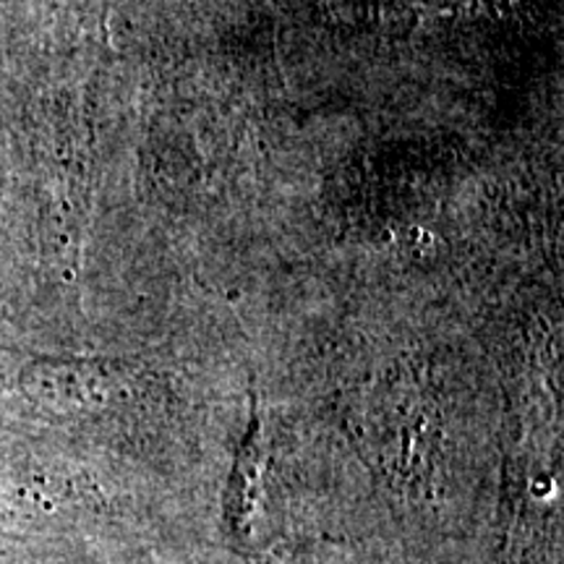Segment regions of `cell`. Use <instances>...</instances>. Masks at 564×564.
I'll return each instance as SVG.
<instances>
[{
    "label": "cell",
    "mask_w": 564,
    "mask_h": 564,
    "mask_svg": "<svg viewBox=\"0 0 564 564\" xmlns=\"http://www.w3.org/2000/svg\"><path fill=\"white\" fill-rule=\"evenodd\" d=\"M267 465H270L267 413L259 394H249V421L232 453L220 510L225 544L243 564H262L259 528L264 514Z\"/></svg>",
    "instance_id": "1"
},
{
    "label": "cell",
    "mask_w": 564,
    "mask_h": 564,
    "mask_svg": "<svg viewBox=\"0 0 564 564\" xmlns=\"http://www.w3.org/2000/svg\"><path fill=\"white\" fill-rule=\"evenodd\" d=\"M118 373L89 369L51 371V379H40L30 387V400L55 413H100L129 398Z\"/></svg>",
    "instance_id": "2"
}]
</instances>
